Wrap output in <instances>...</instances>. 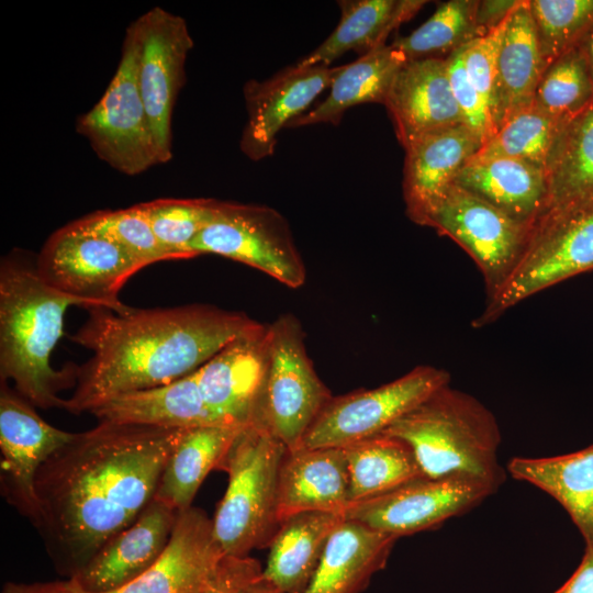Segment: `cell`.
Listing matches in <instances>:
<instances>
[{
	"label": "cell",
	"mask_w": 593,
	"mask_h": 593,
	"mask_svg": "<svg viewBox=\"0 0 593 593\" xmlns=\"http://www.w3.org/2000/svg\"><path fill=\"white\" fill-rule=\"evenodd\" d=\"M184 429L99 422L41 466L33 526L60 575L75 577L139 517Z\"/></svg>",
	"instance_id": "6da1fadb"
},
{
	"label": "cell",
	"mask_w": 593,
	"mask_h": 593,
	"mask_svg": "<svg viewBox=\"0 0 593 593\" xmlns=\"http://www.w3.org/2000/svg\"><path fill=\"white\" fill-rule=\"evenodd\" d=\"M88 318L70 339L92 351L75 367V390L64 409L89 413L122 394L186 377L233 340L262 324L243 312L210 304L127 309L87 307Z\"/></svg>",
	"instance_id": "7a4b0ae2"
},
{
	"label": "cell",
	"mask_w": 593,
	"mask_h": 593,
	"mask_svg": "<svg viewBox=\"0 0 593 593\" xmlns=\"http://www.w3.org/2000/svg\"><path fill=\"white\" fill-rule=\"evenodd\" d=\"M83 304L51 288L37 272L36 259L14 250L0 265V378L33 406L64 409L58 393L75 385V367L51 365L63 335L64 316Z\"/></svg>",
	"instance_id": "3957f363"
},
{
	"label": "cell",
	"mask_w": 593,
	"mask_h": 593,
	"mask_svg": "<svg viewBox=\"0 0 593 593\" xmlns=\"http://www.w3.org/2000/svg\"><path fill=\"white\" fill-rule=\"evenodd\" d=\"M381 434L405 441L427 478H466L495 491L505 479L497 460L502 436L495 416L477 398L450 383Z\"/></svg>",
	"instance_id": "277c9868"
},
{
	"label": "cell",
	"mask_w": 593,
	"mask_h": 593,
	"mask_svg": "<svg viewBox=\"0 0 593 593\" xmlns=\"http://www.w3.org/2000/svg\"><path fill=\"white\" fill-rule=\"evenodd\" d=\"M286 450L265 427L247 425L221 463L228 485L212 522L225 556L247 557L269 547L280 527L278 474Z\"/></svg>",
	"instance_id": "5b68a950"
},
{
	"label": "cell",
	"mask_w": 593,
	"mask_h": 593,
	"mask_svg": "<svg viewBox=\"0 0 593 593\" xmlns=\"http://www.w3.org/2000/svg\"><path fill=\"white\" fill-rule=\"evenodd\" d=\"M332 396L307 355L301 323L280 315L268 325L266 377L250 425L265 427L289 450L299 448Z\"/></svg>",
	"instance_id": "8992f818"
},
{
	"label": "cell",
	"mask_w": 593,
	"mask_h": 593,
	"mask_svg": "<svg viewBox=\"0 0 593 593\" xmlns=\"http://www.w3.org/2000/svg\"><path fill=\"white\" fill-rule=\"evenodd\" d=\"M591 270L593 205L547 212L535 223L514 272L472 325L491 324L530 295Z\"/></svg>",
	"instance_id": "52a82bcc"
},
{
	"label": "cell",
	"mask_w": 593,
	"mask_h": 593,
	"mask_svg": "<svg viewBox=\"0 0 593 593\" xmlns=\"http://www.w3.org/2000/svg\"><path fill=\"white\" fill-rule=\"evenodd\" d=\"M76 130L115 170L135 176L160 164L138 83V41L125 32L118 68L100 100L78 118Z\"/></svg>",
	"instance_id": "ba28073f"
},
{
	"label": "cell",
	"mask_w": 593,
	"mask_h": 593,
	"mask_svg": "<svg viewBox=\"0 0 593 593\" xmlns=\"http://www.w3.org/2000/svg\"><path fill=\"white\" fill-rule=\"evenodd\" d=\"M145 266L112 239L83 227L78 220L55 231L36 257L41 278L83 307L130 309L119 298L126 281Z\"/></svg>",
	"instance_id": "9c48e42d"
},
{
	"label": "cell",
	"mask_w": 593,
	"mask_h": 593,
	"mask_svg": "<svg viewBox=\"0 0 593 593\" xmlns=\"http://www.w3.org/2000/svg\"><path fill=\"white\" fill-rule=\"evenodd\" d=\"M417 224L448 236L472 258L483 277L486 300L512 276L533 231V226L455 183L433 202Z\"/></svg>",
	"instance_id": "30bf717a"
},
{
	"label": "cell",
	"mask_w": 593,
	"mask_h": 593,
	"mask_svg": "<svg viewBox=\"0 0 593 593\" xmlns=\"http://www.w3.org/2000/svg\"><path fill=\"white\" fill-rule=\"evenodd\" d=\"M191 250L195 256L214 254L245 264L289 288L305 282V267L289 225L269 206L219 201Z\"/></svg>",
	"instance_id": "8fae6325"
},
{
	"label": "cell",
	"mask_w": 593,
	"mask_h": 593,
	"mask_svg": "<svg viewBox=\"0 0 593 593\" xmlns=\"http://www.w3.org/2000/svg\"><path fill=\"white\" fill-rule=\"evenodd\" d=\"M448 383L450 374L446 370L434 366H417L378 388L332 396L300 447L344 448L379 435Z\"/></svg>",
	"instance_id": "7c38bea8"
},
{
	"label": "cell",
	"mask_w": 593,
	"mask_h": 593,
	"mask_svg": "<svg viewBox=\"0 0 593 593\" xmlns=\"http://www.w3.org/2000/svg\"><path fill=\"white\" fill-rule=\"evenodd\" d=\"M138 41V83L160 164L172 158V112L193 40L183 18L155 7L132 22Z\"/></svg>",
	"instance_id": "4fadbf2b"
},
{
	"label": "cell",
	"mask_w": 593,
	"mask_h": 593,
	"mask_svg": "<svg viewBox=\"0 0 593 593\" xmlns=\"http://www.w3.org/2000/svg\"><path fill=\"white\" fill-rule=\"evenodd\" d=\"M494 492L477 480L423 475L379 496L350 503L343 515L399 538L435 528L475 507Z\"/></svg>",
	"instance_id": "5bb4252c"
},
{
	"label": "cell",
	"mask_w": 593,
	"mask_h": 593,
	"mask_svg": "<svg viewBox=\"0 0 593 593\" xmlns=\"http://www.w3.org/2000/svg\"><path fill=\"white\" fill-rule=\"evenodd\" d=\"M76 433L45 422L8 382L0 389V486L4 500L33 525L37 517L35 479L41 466Z\"/></svg>",
	"instance_id": "9a60e30c"
},
{
	"label": "cell",
	"mask_w": 593,
	"mask_h": 593,
	"mask_svg": "<svg viewBox=\"0 0 593 593\" xmlns=\"http://www.w3.org/2000/svg\"><path fill=\"white\" fill-rule=\"evenodd\" d=\"M340 67L295 64L270 79L246 82L244 98L248 118L239 142L243 154L251 160L272 155L281 128L306 112L331 87Z\"/></svg>",
	"instance_id": "2e32d148"
},
{
	"label": "cell",
	"mask_w": 593,
	"mask_h": 593,
	"mask_svg": "<svg viewBox=\"0 0 593 593\" xmlns=\"http://www.w3.org/2000/svg\"><path fill=\"white\" fill-rule=\"evenodd\" d=\"M267 356L268 325L262 324L195 370L203 400L221 424L253 423L262 393Z\"/></svg>",
	"instance_id": "e0dca14e"
},
{
	"label": "cell",
	"mask_w": 593,
	"mask_h": 593,
	"mask_svg": "<svg viewBox=\"0 0 593 593\" xmlns=\"http://www.w3.org/2000/svg\"><path fill=\"white\" fill-rule=\"evenodd\" d=\"M178 513L154 499L127 528L108 540L71 579L86 593H108L133 582L166 550Z\"/></svg>",
	"instance_id": "ac0fdd59"
},
{
	"label": "cell",
	"mask_w": 593,
	"mask_h": 593,
	"mask_svg": "<svg viewBox=\"0 0 593 593\" xmlns=\"http://www.w3.org/2000/svg\"><path fill=\"white\" fill-rule=\"evenodd\" d=\"M383 104L404 149L426 134L465 124L443 58L405 61Z\"/></svg>",
	"instance_id": "d6986e66"
},
{
	"label": "cell",
	"mask_w": 593,
	"mask_h": 593,
	"mask_svg": "<svg viewBox=\"0 0 593 593\" xmlns=\"http://www.w3.org/2000/svg\"><path fill=\"white\" fill-rule=\"evenodd\" d=\"M224 557L212 519L201 508L191 506L178 513L169 544L159 559L133 582L108 593H199Z\"/></svg>",
	"instance_id": "ffe728a7"
},
{
	"label": "cell",
	"mask_w": 593,
	"mask_h": 593,
	"mask_svg": "<svg viewBox=\"0 0 593 593\" xmlns=\"http://www.w3.org/2000/svg\"><path fill=\"white\" fill-rule=\"evenodd\" d=\"M349 504L344 448L287 449L278 474V519L306 512L340 513Z\"/></svg>",
	"instance_id": "44dd1931"
},
{
	"label": "cell",
	"mask_w": 593,
	"mask_h": 593,
	"mask_svg": "<svg viewBox=\"0 0 593 593\" xmlns=\"http://www.w3.org/2000/svg\"><path fill=\"white\" fill-rule=\"evenodd\" d=\"M482 144L460 124L426 134L405 148L403 195L406 214L414 223L454 182Z\"/></svg>",
	"instance_id": "7402d4cb"
},
{
	"label": "cell",
	"mask_w": 593,
	"mask_h": 593,
	"mask_svg": "<svg viewBox=\"0 0 593 593\" xmlns=\"http://www.w3.org/2000/svg\"><path fill=\"white\" fill-rule=\"evenodd\" d=\"M545 68L528 0H521L505 21L496 56L491 109L495 132L533 104Z\"/></svg>",
	"instance_id": "603a6c76"
},
{
	"label": "cell",
	"mask_w": 593,
	"mask_h": 593,
	"mask_svg": "<svg viewBox=\"0 0 593 593\" xmlns=\"http://www.w3.org/2000/svg\"><path fill=\"white\" fill-rule=\"evenodd\" d=\"M398 537L344 518L331 534L302 593H360L383 569Z\"/></svg>",
	"instance_id": "cb8c5ba5"
},
{
	"label": "cell",
	"mask_w": 593,
	"mask_h": 593,
	"mask_svg": "<svg viewBox=\"0 0 593 593\" xmlns=\"http://www.w3.org/2000/svg\"><path fill=\"white\" fill-rule=\"evenodd\" d=\"M452 183L533 227L547 205L546 171L519 159L469 160Z\"/></svg>",
	"instance_id": "d4e9b609"
},
{
	"label": "cell",
	"mask_w": 593,
	"mask_h": 593,
	"mask_svg": "<svg viewBox=\"0 0 593 593\" xmlns=\"http://www.w3.org/2000/svg\"><path fill=\"white\" fill-rule=\"evenodd\" d=\"M99 422L172 428L223 425L208 409L195 371L171 383L115 396L90 412Z\"/></svg>",
	"instance_id": "484cf974"
},
{
	"label": "cell",
	"mask_w": 593,
	"mask_h": 593,
	"mask_svg": "<svg viewBox=\"0 0 593 593\" xmlns=\"http://www.w3.org/2000/svg\"><path fill=\"white\" fill-rule=\"evenodd\" d=\"M427 1L423 0H343L338 2L337 26L296 65L303 67L331 64L347 52L363 56L385 45L390 33L413 18Z\"/></svg>",
	"instance_id": "4316f807"
},
{
	"label": "cell",
	"mask_w": 593,
	"mask_h": 593,
	"mask_svg": "<svg viewBox=\"0 0 593 593\" xmlns=\"http://www.w3.org/2000/svg\"><path fill=\"white\" fill-rule=\"evenodd\" d=\"M508 473L553 497L568 513L585 541L593 542V444L552 457H514Z\"/></svg>",
	"instance_id": "83f0119b"
},
{
	"label": "cell",
	"mask_w": 593,
	"mask_h": 593,
	"mask_svg": "<svg viewBox=\"0 0 593 593\" xmlns=\"http://www.w3.org/2000/svg\"><path fill=\"white\" fill-rule=\"evenodd\" d=\"M340 513L306 512L288 517L271 540L262 577L284 593H302L320 563Z\"/></svg>",
	"instance_id": "f1b7e54d"
},
{
	"label": "cell",
	"mask_w": 593,
	"mask_h": 593,
	"mask_svg": "<svg viewBox=\"0 0 593 593\" xmlns=\"http://www.w3.org/2000/svg\"><path fill=\"white\" fill-rule=\"evenodd\" d=\"M245 426L205 425L186 428L169 456L155 499L177 512L191 507L210 471L219 469Z\"/></svg>",
	"instance_id": "f546056e"
},
{
	"label": "cell",
	"mask_w": 593,
	"mask_h": 593,
	"mask_svg": "<svg viewBox=\"0 0 593 593\" xmlns=\"http://www.w3.org/2000/svg\"><path fill=\"white\" fill-rule=\"evenodd\" d=\"M406 61L391 44L379 47L344 65L335 76L327 97L287 127L329 123L337 125L350 108L363 103H384L391 83Z\"/></svg>",
	"instance_id": "4dcf8cb0"
},
{
	"label": "cell",
	"mask_w": 593,
	"mask_h": 593,
	"mask_svg": "<svg viewBox=\"0 0 593 593\" xmlns=\"http://www.w3.org/2000/svg\"><path fill=\"white\" fill-rule=\"evenodd\" d=\"M550 211L593 205V107L568 121L546 166Z\"/></svg>",
	"instance_id": "1f68e13d"
},
{
	"label": "cell",
	"mask_w": 593,
	"mask_h": 593,
	"mask_svg": "<svg viewBox=\"0 0 593 593\" xmlns=\"http://www.w3.org/2000/svg\"><path fill=\"white\" fill-rule=\"evenodd\" d=\"M349 475V504L384 494L423 477L411 447L379 434L344 447Z\"/></svg>",
	"instance_id": "d6a6232c"
},
{
	"label": "cell",
	"mask_w": 593,
	"mask_h": 593,
	"mask_svg": "<svg viewBox=\"0 0 593 593\" xmlns=\"http://www.w3.org/2000/svg\"><path fill=\"white\" fill-rule=\"evenodd\" d=\"M568 121L555 118L533 103L511 116L470 160L513 158L546 171L550 152Z\"/></svg>",
	"instance_id": "836d02e7"
},
{
	"label": "cell",
	"mask_w": 593,
	"mask_h": 593,
	"mask_svg": "<svg viewBox=\"0 0 593 593\" xmlns=\"http://www.w3.org/2000/svg\"><path fill=\"white\" fill-rule=\"evenodd\" d=\"M478 0H450L406 36L391 44L407 60L443 58L481 37L475 24Z\"/></svg>",
	"instance_id": "e575fe53"
},
{
	"label": "cell",
	"mask_w": 593,
	"mask_h": 593,
	"mask_svg": "<svg viewBox=\"0 0 593 593\" xmlns=\"http://www.w3.org/2000/svg\"><path fill=\"white\" fill-rule=\"evenodd\" d=\"M533 103L562 120H571L593 107V81L577 46L545 68Z\"/></svg>",
	"instance_id": "d590c367"
},
{
	"label": "cell",
	"mask_w": 593,
	"mask_h": 593,
	"mask_svg": "<svg viewBox=\"0 0 593 593\" xmlns=\"http://www.w3.org/2000/svg\"><path fill=\"white\" fill-rule=\"evenodd\" d=\"M219 200L160 198L139 203L159 244L174 259L195 257L191 243L214 216Z\"/></svg>",
	"instance_id": "8d00e7d4"
},
{
	"label": "cell",
	"mask_w": 593,
	"mask_h": 593,
	"mask_svg": "<svg viewBox=\"0 0 593 593\" xmlns=\"http://www.w3.org/2000/svg\"><path fill=\"white\" fill-rule=\"evenodd\" d=\"M546 67L575 46L593 20V0H528Z\"/></svg>",
	"instance_id": "74e56055"
},
{
	"label": "cell",
	"mask_w": 593,
	"mask_h": 593,
	"mask_svg": "<svg viewBox=\"0 0 593 593\" xmlns=\"http://www.w3.org/2000/svg\"><path fill=\"white\" fill-rule=\"evenodd\" d=\"M78 222L122 246L145 267L157 261L175 260L159 244L141 204L96 211L78 219Z\"/></svg>",
	"instance_id": "f35d334b"
},
{
	"label": "cell",
	"mask_w": 593,
	"mask_h": 593,
	"mask_svg": "<svg viewBox=\"0 0 593 593\" xmlns=\"http://www.w3.org/2000/svg\"><path fill=\"white\" fill-rule=\"evenodd\" d=\"M463 49L465 46L446 58L448 77L465 125L484 144L494 135L495 131L485 103L468 78L463 63Z\"/></svg>",
	"instance_id": "ab89813d"
},
{
	"label": "cell",
	"mask_w": 593,
	"mask_h": 593,
	"mask_svg": "<svg viewBox=\"0 0 593 593\" xmlns=\"http://www.w3.org/2000/svg\"><path fill=\"white\" fill-rule=\"evenodd\" d=\"M505 21L488 35L467 44L463 49L468 78L485 103L490 115L494 96L496 56Z\"/></svg>",
	"instance_id": "60d3db41"
},
{
	"label": "cell",
	"mask_w": 593,
	"mask_h": 593,
	"mask_svg": "<svg viewBox=\"0 0 593 593\" xmlns=\"http://www.w3.org/2000/svg\"><path fill=\"white\" fill-rule=\"evenodd\" d=\"M261 573L259 562L250 556H225L199 593H238Z\"/></svg>",
	"instance_id": "b9f144b4"
},
{
	"label": "cell",
	"mask_w": 593,
	"mask_h": 593,
	"mask_svg": "<svg viewBox=\"0 0 593 593\" xmlns=\"http://www.w3.org/2000/svg\"><path fill=\"white\" fill-rule=\"evenodd\" d=\"M519 2L521 0H478L475 24L481 37L503 24Z\"/></svg>",
	"instance_id": "7bdbcfd3"
},
{
	"label": "cell",
	"mask_w": 593,
	"mask_h": 593,
	"mask_svg": "<svg viewBox=\"0 0 593 593\" xmlns=\"http://www.w3.org/2000/svg\"><path fill=\"white\" fill-rule=\"evenodd\" d=\"M553 593H593V542L585 546L578 568Z\"/></svg>",
	"instance_id": "ee69618b"
},
{
	"label": "cell",
	"mask_w": 593,
	"mask_h": 593,
	"mask_svg": "<svg viewBox=\"0 0 593 593\" xmlns=\"http://www.w3.org/2000/svg\"><path fill=\"white\" fill-rule=\"evenodd\" d=\"M78 586L72 579L49 582L4 584L1 593H78Z\"/></svg>",
	"instance_id": "f6af8a7d"
},
{
	"label": "cell",
	"mask_w": 593,
	"mask_h": 593,
	"mask_svg": "<svg viewBox=\"0 0 593 593\" xmlns=\"http://www.w3.org/2000/svg\"><path fill=\"white\" fill-rule=\"evenodd\" d=\"M575 46L582 54L593 81V20L586 26Z\"/></svg>",
	"instance_id": "bcb514c9"
},
{
	"label": "cell",
	"mask_w": 593,
	"mask_h": 593,
	"mask_svg": "<svg viewBox=\"0 0 593 593\" xmlns=\"http://www.w3.org/2000/svg\"><path fill=\"white\" fill-rule=\"evenodd\" d=\"M238 593H284L269 581H267L262 573L243 586Z\"/></svg>",
	"instance_id": "7dc6e473"
}]
</instances>
